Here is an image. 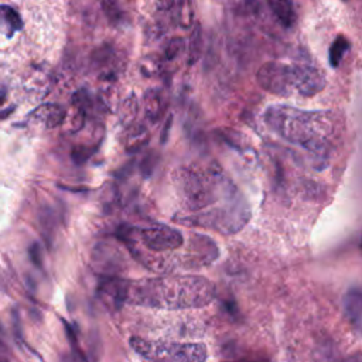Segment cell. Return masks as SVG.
Listing matches in <instances>:
<instances>
[{"mask_svg": "<svg viewBox=\"0 0 362 362\" xmlns=\"http://www.w3.org/2000/svg\"><path fill=\"white\" fill-rule=\"evenodd\" d=\"M264 122L283 140L315 154L328 151L337 129V120L331 112L301 110L287 105L269 106Z\"/></svg>", "mask_w": 362, "mask_h": 362, "instance_id": "cell-1", "label": "cell"}, {"mask_svg": "<svg viewBox=\"0 0 362 362\" xmlns=\"http://www.w3.org/2000/svg\"><path fill=\"white\" fill-rule=\"evenodd\" d=\"M215 287L202 277L157 279L123 284V300L148 307H202L212 301Z\"/></svg>", "mask_w": 362, "mask_h": 362, "instance_id": "cell-2", "label": "cell"}, {"mask_svg": "<svg viewBox=\"0 0 362 362\" xmlns=\"http://www.w3.org/2000/svg\"><path fill=\"white\" fill-rule=\"evenodd\" d=\"M133 349L144 358L157 362H204L206 359V346L204 344H171L170 346L153 345L141 338H132Z\"/></svg>", "mask_w": 362, "mask_h": 362, "instance_id": "cell-3", "label": "cell"}, {"mask_svg": "<svg viewBox=\"0 0 362 362\" xmlns=\"http://www.w3.org/2000/svg\"><path fill=\"white\" fill-rule=\"evenodd\" d=\"M259 86L276 96H290L294 89V71L291 64L267 61L256 72Z\"/></svg>", "mask_w": 362, "mask_h": 362, "instance_id": "cell-4", "label": "cell"}, {"mask_svg": "<svg viewBox=\"0 0 362 362\" xmlns=\"http://www.w3.org/2000/svg\"><path fill=\"white\" fill-rule=\"evenodd\" d=\"M291 65L294 71V89L298 95L311 98L325 88L327 81L318 66L305 59L293 62Z\"/></svg>", "mask_w": 362, "mask_h": 362, "instance_id": "cell-5", "label": "cell"}, {"mask_svg": "<svg viewBox=\"0 0 362 362\" xmlns=\"http://www.w3.org/2000/svg\"><path fill=\"white\" fill-rule=\"evenodd\" d=\"M141 243L153 252H168L182 245V235L178 229L167 225H154L144 228L139 233Z\"/></svg>", "mask_w": 362, "mask_h": 362, "instance_id": "cell-6", "label": "cell"}, {"mask_svg": "<svg viewBox=\"0 0 362 362\" xmlns=\"http://www.w3.org/2000/svg\"><path fill=\"white\" fill-rule=\"evenodd\" d=\"M344 311L348 321L359 329L362 321V294L359 287L349 288L344 296Z\"/></svg>", "mask_w": 362, "mask_h": 362, "instance_id": "cell-7", "label": "cell"}, {"mask_svg": "<svg viewBox=\"0 0 362 362\" xmlns=\"http://www.w3.org/2000/svg\"><path fill=\"white\" fill-rule=\"evenodd\" d=\"M66 112L62 106L55 103H44L38 106L33 113L31 117L41 122L45 127H57L65 120Z\"/></svg>", "mask_w": 362, "mask_h": 362, "instance_id": "cell-8", "label": "cell"}, {"mask_svg": "<svg viewBox=\"0 0 362 362\" xmlns=\"http://www.w3.org/2000/svg\"><path fill=\"white\" fill-rule=\"evenodd\" d=\"M148 139H150V134L144 124H140V123L129 124L126 137H124V148L129 153L139 151L147 144Z\"/></svg>", "mask_w": 362, "mask_h": 362, "instance_id": "cell-9", "label": "cell"}, {"mask_svg": "<svg viewBox=\"0 0 362 362\" xmlns=\"http://www.w3.org/2000/svg\"><path fill=\"white\" fill-rule=\"evenodd\" d=\"M165 109V102L163 99V95L158 89H147V92L144 93V112H146V117L151 122L156 123L163 112Z\"/></svg>", "mask_w": 362, "mask_h": 362, "instance_id": "cell-10", "label": "cell"}, {"mask_svg": "<svg viewBox=\"0 0 362 362\" xmlns=\"http://www.w3.org/2000/svg\"><path fill=\"white\" fill-rule=\"evenodd\" d=\"M276 18L280 21V24L286 28L291 27L296 21L294 8L291 4V0H264Z\"/></svg>", "mask_w": 362, "mask_h": 362, "instance_id": "cell-11", "label": "cell"}, {"mask_svg": "<svg viewBox=\"0 0 362 362\" xmlns=\"http://www.w3.org/2000/svg\"><path fill=\"white\" fill-rule=\"evenodd\" d=\"M173 14L181 28H191L194 21V7L191 0H174Z\"/></svg>", "mask_w": 362, "mask_h": 362, "instance_id": "cell-12", "label": "cell"}, {"mask_svg": "<svg viewBox=\"0 0 362 362\" xmlns=\"http://www.w3.org/2000/svg\"><path fill=\"white\" fill-rule=\"evenodd\" d=\"M202 27L198 21L192 24V31L189 37V45H188V65H194L199 61L202 55Z\"/></svg>", "mask_w": 362, "mask_h": 362, "instance_id": "cell-13", "label": "cell"}, {"mask_svg": "<svg viewBox=\"0 0 362 362\" xmlns=\"http://www.w3.org/2000/svg\"><path fill=\"white\" fill-rule=\"evenodd\" d=\"M349 48H351L349 40H348L345 35L339 34V35L334 40V42L331 44V47H329V52H328L329 65H331L332 68H337V66L341 64L344 55L346 54V51H348Z\"/></svg>", "mask_w": 362, "mask_h": 362, "instance_id": "cell-14", "label": "cell"}, {"mask_svg": "<svg viewBox=\"0 0 362 362\" xmlns=\"http://www.w3.org/2000/svg\"><path fill=\"white\" fill-rule=\"evenodd\" d=\"M163 68H164V59L156 54L146 55L140 61V72L146 78H153L160 75L163 72Z\"/></svg>", "mask_w": 362, "mask_h": 362, "instance_id": "cell-15", "label": "cell"}, {"mask_svg": "<svg viewBox=\"0 0 362 362\" xmlns=\"http://www.w3.org/2000/svg\"><path fill=\"white\" fill-rule=\"evenodd\" d=\"M100 7H102L106 18L110 21V24H119L122 21L123 10L116 0H102Z\"/></svg>", "mask_w": 362, "mask_h": 362, "instance_id": "cell-16", "label": "cell"}, {"mask_svg": "<svg viewBox=\"0 0 362 362\" xmlns=\"http://www.w3.org/2000/svg\"><path fill=\"white\" fill-rule=\"evenodd\" d=\"M113 48H112V45H109V44H105V45H102V47H99V48H96L95 51H93V54H92V62L96 65V66H105L110 59H112V57H113Z\"/></svg>", "mask_w": 362, "mask_h": 362, "instance_id": "cell-17", "label": "cell"}, {"mask_svg": "<svg viewBox=\"0 0 362 362\" xmlns=\"http://www.w3.org/2000/svg\"><path fill=\"white\" fill-rule=\"evenodd\" d=\"M184 45L185 41L181 37H171L164 47V58L174 59L184 49Z\"/></svg>", "mask_w": 362, "mask_h": 362, "instance_id": "cell-18", "label": "cell"}, {"mask_svg": "<svg viewBox=\"0 0 362 362\" xmlns=\"http://www.w3.org/2000/svg\"><path fill=\"white\" fill-rule=\"evenodd\" d=\"M137 113V100L134 98V95H130L122 107V122H124L126 126H129V123L133 122L134 116Z\"/></svg>", "mask_w": 362, "mask_h": 362, "instance_id": "cell-19", "label": "cell"}, {"mask_svg": "<svg viewBox=\"0 0 362 362\" xmlns=\"http://www.w3.org/2000/svg\"><path fill=\"white\" fill-rule=\"evenodd\" d=\"M0 18H4L6 23L11 25V30H20L23 25L18 13L8 6H0Z\"/></svg>", "mask_w": 362, "mask_h": 362, "instance_id": "cell-20", "label": "cell"}, {"mask_svg": "<svg viewBox=\"0 0 362 362\" xmlns=\"http://www.w3.org/2000/svg\"><path fill=\"white\" fill-rule=\"evenodd\" d=\"M85 116H86V112L83 109L74 106V113L71 115V120H69V130L72 133H75L83 127Z\"/></svg>", "mask_w": 362, "mask_h": 362, "instance_id": "cell-21", "label": "cell"}, {"mask_svg": "<svg viewBox=\"0 0 362 362\" xmlns=\"http://www.w3.org/2000/svg\"><path fill=\"white\" fill-rule=\"evenodd\" d=\"M93 153V148L89 147V146H76L72 148V160L76 163V164H83Z\"/></svg>", "mask_w": 362, "mask_h": 362, "instance_id": "cell-22", "label": "cell"}, {"mask_svg": "<svg viewBox=\"0 0 362 362\" xmlns=\"http://www.w3.org/2000/svg\"><path fill=\"white\" fill-rule=\"evenodd\" d=\"M156 164H157V154H156L154 151H150V153L143 158V161H141V165H140L141 174H143L144 177H150L151 173H153V170H154V167H156Z\"/></svg>", "mask_w": 362, "mask_h": 362, "instance_id": "cell-23", "label": "cell"}, {"mask_svg": "<svg viewBox=\"0 0 362 362\" xmlns=\"http://www.w3.org/2000/svg\"><path fill=\"white\" fill-rule=\"evenodd\" d=\"M0 362H10V348L6 341L4 328L0 324Z\"/></svg>", "mask_w": 362, "mask_h": 362, "instance_id": "cell-24", "label": "cell"}, {"mask_svg": "<svg viewBox=\"0 0 362 362\" xmlns=\"http://www.w3.org/2000/svg\"><path fill=\"white\" fill-rule=\"evenodd\" d=\"M28 256H30V260L34 263V266L37 267H42V255H41V246L34 242L30 249H28Z\"/></svg>", "mask_w": 362, "mask_h": 362, "instance_id": "cell-25", "label": "cell"}, {"mask_svg": "<svg viewBox=\"0 0 362 362\" xmlns=\"http://www.w3.org/2000/svg\"><path fill=\"white\" fill-rule=\"evenodd\" d=\"M171 124H173V116L170 115L163 126V130H161V134H160V140H161V144H165L167 143V139H168V133H170V129H171Z\"/></svg>", "mask_w": 362, "mask_h": 362, "instance_id": "cell-26", "label": "cell"}, {"mask_svg": "<svg viewBox=\"0 0 362 362\" xmlns=\"http://www.w3.org/2000/svg\"><path fill=\"white\" fill-rule=\"evenodd\" d=\"M61 188H64V189H66V191H72V192H82V191H88V188L86 187H79V188H72V187H65V185H62Z\"/></svg>", "mask_w": 362, "mask_h": 362, "instance_id": "cell-27", "label": "cell"}, {"mask_svg": "<svg viewBox=\"0 0 362 362\" xmlns=\"http://www.w3.org/2000/svg\"><path fill=\"white\" fill-rule=\"evenodd\" d=\"M61 362H71V361H69L66 356H62V358H61Z\"/></svg>", "mask_w": 362, "mask_h": 362, "instance_id": "cell-28", "label": "cell"}, {"mask_svg": "<svg viewBox=\"0 0 362 362\" xmlns=\"http://www.w3.org/2000/svg\"><path fill=\"white\" fill-rule=\"evenodd\" d=\"M342 1H346V0H342Z\"/></svg>", "mask_w": 362, "mask_h": 362, "instance_id": "cell-29", "label": "cell"}]
</instances>
